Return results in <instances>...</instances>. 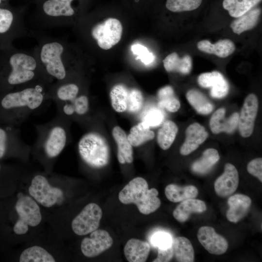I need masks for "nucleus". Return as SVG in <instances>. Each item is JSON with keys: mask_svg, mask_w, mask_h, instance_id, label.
<instances>
[{"mask_svg": "<svg viewBox=\"0 0 262 262\" xmlns=\"http://www.w3.org/2000/svg\"><path fill=\"white\" fill-rule=\"evenodd\" d=\"M34 50L48 82L52 79L58 82L66 80L69 59L68 48L64 41L50 37L40 38Z\"/></svg>", "mask_w": 262, "mask_h": 262, "instance_id": "nucleus-2", "label": "nucleus"}, {"mask_svg": "<svg viewBox=\"0 0 262 262\" xmlns=\"http://www.w3.org/2000/svg\"><path fill=\"white\" fill-rule=\"evenodd\" d=\"M226 111L223 108L216 110L211 116L210 127L212 132L218 134L222 132L231 133L238 127L239 114L234 113L229 117H225Z\"/></svg>", "mask_w": 262, "mask_h": 262, "instance_id": "nucleus-18", "label": "nucleus"}, {"mask_svg": "<svg viewBox=\"0 0 262 262\" xmlns=\"http://www.w3.org/2000/svg\"><path fill=\"white\" fill-rule=\"evenodd\" d=\"M247 170L251 175L257 177L262 182V159L256 158L251 161L247 165Z\"/></svg>", "mask_w": 262, "mask_h": 262, "instance_id": "nucleus-44", "label": "nucleus"}, {"mask_svg": "<svg viewBox=\"0 0 262 262\" xmlns=\"http://www.w3.org/2000/svg\"><path fill=\"white\" fill-rule=\"evenodd\" d=\"M129 92L122 84L115 85L112 88L110 97L112 107L116 112L122 113L127 110Z\"/></svg>", "mask_w": 262, "mask_h": 262, "instance_id": "nucleus-36", "label": "nucleus"}, {"mask_svg": "<svg viewBox=\"0 0 262 262\" xmlns=\"http://www.w3.org/2000/svg\"><path fill=\"white\" fill-rule=\"evenodd\" d=\"M132 52L138 56V58L145 65L152 63L155 60L153 54L145 46L140 44H134L131 47Z\"/></svg>", "mask_w": 262, "mask_h": 262, "instance_id": "nucleus-43", "label": "nucleus"}, {"mask_svg": "<svg viewBox=\"0 0 262 262\" xmlns=\"http://www.w3.org/2000/svg\"><path fill=\"white\" fill-rule=\"evenodd\" d=\"M158 98L159 106L169 112H176L180 108V102L170 86L161 88L158 92Z\"/></svg>", "mask_w": 262, "mask_h": 262, "instance_id": "nucleus-35", "label": "nucleus"}, {"mask_svg": "<svg viewBox=\"0 0 262 262\" xmlns=\"http://www.w3.org/2000/svg\"><path fill=\"white\" fill-rule=\"evenodd\" d=\"M6 0H0V4H1L3 1H5Z\"/></svg>", "mask_w": 262, "mask_h": 262, "instance_id": "nucleus-47", "label": "nucleus"}, {"mask_svg": "<svg viewBox=\"0 0 262 262\" xmlns=\"http://www.w3.org/2000/svg\"><path fill=\"white\" fill-rule=\"evenodd\" d=\"M262 0H224L223 7L233 17H238L253 9Z\"/></svg>", "mask_w": 262, "mask_h": 262, "instance_id": "nucleus-30", "label": "nucleus"}, {"mask_svg": "<svg viewBox=\"0 0 262 262\" xmlns=\"http://www.w3.org/2000/svg\"><path fill=\"white\" fill-rule=\"evenodd\" d=\"M150 250L148 243L137 239H131L126 243L124 253L129 262H145Z\"/></svg>", "mask_w": 262, "mask_h": 262, "instance_id": "nucleus-21", "label": "nucleus"}, {"mask_svg": "<svg viewBox=\"0 0 262 262\" xmlns=\"http://www.w3.org/2000/svg\"><path fill=\"white\" fill-rule=\"evenodd\" d=\"M154 136L150 128L142 122L131 128L127 138L132 146L138 147L152 140Z\"/></svg>", "mask_w": 262, "mask_h": 262, "instance_id": "nucleus-33", "label": "nucleus"}, {"mask_svg": "<svg viewBox=\"0 0 262 262\" xmlns=\"http://www.w3.org/2000/svg\"><path fill=\"white\" fill-rule=\"evenodd\" d=\"M143 100L141 92L137 89H132L129 92L127 110L131 113L137 112L141 108Z\"/></svg>", "mask_w": 262, "mask_h": 262, "instance_id": "nucleus-41", "label": "nucleus"}, {"mask_svg": "<svg viewBox=\"0 0 262 262\" xmlns=\"http://www.w3.org/2000/svg\"><path fill=\"white\" fill-rule=\"evenodd\" d=\"M219 158L217 150L212 148H208L203 152L202 156L200 159L192 164V170L198 174H206L218 161Z\"/></svg>", "mask_w": 262, "mask_h": 262, "instance_id": "nucleus-29", "label": "nucleus"}, {"mask_svg": "<svg viewBox=\"0 0 262 262\" xmlns=\"http://www.w3.org/2000/svg\"><path fill=\"white\" fill-rule=\"evenodd\" d=\"M261 15V9H252L245 14L237 17L230 24L232 31L237 34L251 30L256 26Z\"/></svg>", "mask_w": 262, "mask_h": 262, "instance_id": "nucleus-25", "label": "nucleus"}, {"mask_svg": "<svg viewBox=\"0 0 262 262\" xmlns=\"http://www.w3.org/2000/svg\"><path fill=\"white\" fill-rule=\"evenodd\" d=\"M239 184V175L235 167L227 163L223 173L216 179L214 187L216 194L221 197H227L233 194Z\"/></svg>", "mask_w": 262, "mask_h": 262, "instance_id": "nucleus-15", "label": "nucleus"}, {"mask_svg": "<svg viewBox=\"0 0 262 262\" xmlns=\"http://www.w3.org/2000/svg\"><path fill=\"white\" fill-rule=\"evenodd\" d=\"M186 97L189 103L199 114H209L213 109L212 103L197 90L193 89L189 90Z\"/></svg>", "mask_w": 262, "mask_h": 262, "instance_id": "nucleus-32", "label": "nucleus"}, {"mask_svg": "<svg viewBox=\"0 0 262 262\" xmlns=\"http://www.w3.org/2000/svg\"><path fill=\"white\" fill-rule=\"evenodd\" d=\"M202 0H166V8L174 13L190 11L198 8Z\"/></svg>", "mask_w": 262, "mask_h": 262, "instance_id": "nucleus-39", "label": "nucleus"}, {"mask_svg": "<svg viewBox=\"0 0 262 262\" xmlns=\"http://www.w3.org/2000/svg\"><path fill=\"white\" fill-rule=\"evenodd\" d=\"M26 33L21 16L9 9L0 7V47L12 44L14 40Z\"/></svg>", "mask_w": 262, "mask_h": 262, "instance_id": "nucleus-9", "label": "nucleus"}, {"mask_svg": "<svg viewBox=\"0 0 262 262\" xmlns=\"http://www.w3.org/2000/svg\"><path fill=\"white\" fill-rule=\"evenodd\" d=\"M66 133L60 126H56L49 131L44 142V149L49 158H54L63 151L66 143Z\"/></svg>", "mask_w": 262, "mask_h": 262, "instance_id": "nucleus-19", "label": "nucleus"}, {"mask_svg": "<svg viewBox=\"0 0 262 262\" xmlns=\"http://www.w3.org/2000/svg\"><path fill=\"white\" fill-rule=\"evenodd\" d=\"M122 31L120 21L115 18L110 17L103 22L93 26L90 30V34L99 47L107 50L119 42Z\"/></svg>", "mask_w": 262, "mask_h": 262, "instance_id": "nucleus-8", "label": "nucleus"}, {"mask_svg": "<svg viewBox=\"0 0 262 262\" xmlns=\"http://www.w3.org/2000/svg\"><path fill=\"white\" fill-rule=\"evenodd\" d=\"M251 198L245 195L237 194L230 196L228 200L229 209L227 212L228 220L236 223L247 213L251 204Z\"/></svg>", "mask_w": 262, "mask_h": 262, "instance_id": "nucleus-20", "label": "nucleus"}, {"mask_svg": "<svg viewBox=\"0 0 262 262\" xmlns=\"http://www.w3.org/2000/svg\"><path fill=\"white\" fill-rule=\"evenodd\" d=\"M205 202L201 200L190 198L180 202L173 212L174 217L180 222H184L192 213H201L206 210Z\"/></svg>", "mask_w": 262, "mask_h": 262, "instance_id": "nucleus-24", "label": "nucleus"}, {"mask_svg": "<svg viewBox=\"0 0 262 262\" xmlns=\"http://www.w3.org/2000/svg\"><path fill=\"white\" fill-rule=\"evenodd\" d=\"M10 143L9 131L5 127L0 126V159L5 155Z\"/></svg>", "mask_w": 262, "mask_h": 262, "instance_id": "nucleus-45", "label": "nucleus"}, {"mask_svg": "<svg viewBox=\"0 0 262 262\" xmlns=\"http://www.w3.org/2000/svg\"><path fill=\"white\" fill-rule=\"evenodd\" d=\"M113 243V239L107 231L96 229L91 232L89 237L82 240L81 249L85 256L92 258L109 249Z\"/></svg>", "mask_w": 262, "mask_h": 262, "instance_id": "nucleus-12", "label": "nucleus"}, {"mask_svg": "<svg viewBox=\"0 0 262 262\" xmlns=\"http://www.w3.org/2000/svg\"><path fill=\"white\" fill-rule=\"evenodd\" d=\"M158 190L148 189L147 181L142 177L131 180L119 192V201L124 204H134L139 211L149 214L156 211L161 205Z\"/></svg>", "mask_w": 262, "mask_h": 262, "instance_id": "nucleus-4", "label": "nucleus"}, {"mask_svg": "<svg viewBox=\"0 0 262 262\" xmlns=\"http://www.w3.org/2000/svg\"><path fill=\"white\" fill-rule=\"evenodd\" d=\"M151 242L153 246L158 248H166L172 246L173 239L169 233L161 231L153 235Z\"/></svg>", "mask_w": 262, "mask_h": 262, "instance_id": "nucleus-42", "label": "nucleus"}, {"mask_svg": "<svg viewBox=\"0 0 262 262\" xmlns=\"http://www.w3.org/2000/svg\"><path fill=\"white\" fill-rule=\"evenodd\" d=\"M197 82L204 88H211V96L214 98H222L229 92V84L223 75L216 71L201 74Z\"/></svg>", "mask_w": 262, "mask_h": 262, "instance_id": "nucleus-16", "label": "nucleus"}, {"mask_svg": "<svg viewBox=\"0 0 262 262\" xmlns=\"http://www.w3.org/2000/svg\"><path fill=\"white\" fill-rule=\"evenodd\" d=\"M74 0H47L42 6L44 15L43 19L38 22L46 27L61 26L66 19L72 17L76 14L72 3Z\"/></svg>", "mask_w": 262, "mask_h": 262, "instance_id": "nucleus-7", "label": "nucleus"}, {"mask_svg": "<svg viewBox=\"0 0 262 262\" xmlns=\"http://www.w3.org/2000/svg\"><path fill=\"white\" fill-rule=\"evenodd\" d=\"M70 102V103L65 104L63 107V111L66 115H71L74 113L82 115L88 110L89 101L85 95L78 96Z\"/></svg>", "mask_w": 262, "mask_h": 262, "instance_id": "nucleus-38", "label": "nucleus"}, {"mask_svg": "<svg viewBox=\"0 0 262 262\" xmlns=\"http://www.w3.org/2000/svg\"></svg>", "mask_w": 262, "mask_h": 262, "instance_id": "nucleus-48", "label": "nucleus"}, {"mask_svg": "<svg viewBox=\"0 0 262 262\" xmlns=\"http://www.w3.org/2000/svg\"><path fill=\"white\" fill-rule=\"evenodd\" d=\"M20 262H54L53 257L45 249L35 246L25 249L21 254Z\"/></svg>", "mask_w": 262, "mask_h": 262, "instance_id": "nucleus-34", "label": "nucleus"}, {"mask_svg": "<svg viewBox=\"0 0 262 262\" xmlns=\"http://www.w3.org/2000/svg\"><path fill=\"white\" fill-rule=\"evenodd\" d=\"M185 133V140L180 148V153L182 155H187L197 149L208 136L205 128L198 123L189 125Z\"/></svg>", "mask_w": 262, "mask_h": 262, "instance_id": "nucleus-17", "label": "nucleus"}, {"mask_svg": "<svg viewBox=\"0 0 262 262\" xmlns=\"http://www.w3.org/2000/svg\"><path fill=\"white\" fill-rule=\"evenodd\" d=\"M178 128L173 121L167 120L164 123L157 133V141L159 147L163 150L168 149L173 144Z\"/></svg>", "mask_w": 262, "mask_h": 262, "instance_id": "nucleus-31", "label": "nucleus"}, {"mask_svg": "<svg viewBox=\"0 0 262 262\" xmlns=\"http://www.w3.org/2000/svg\"><path fill=\"white\" fill-rule=\"evenodd\" d=\"M197 238L205 249L212 254L221 255L228 249V243L226 239L217 234L211 227H201L197 232Z\"/></svg>", "mask_w": 262, "mask_h": 262, "instance_id": "nucleus-14", "label": "nucleus"}, {"mask_svg": "<svg viewBox=\"0 0 262 262\" xmlns=\"http://www.w3.org/2000/svg\"><path fill=\"white\" fill-rule=\"evenodd\" d=\"M29 193L37 202L44 207H50L63 197L62 191L52 187L42 175L34 177L29 188Z\"/></svg>", "mask_w": 262, "mask_h": 262, "instance_id": "nucleus-10", "label": "nucleus"}, {"mask_svg": "<svg viewBox=\"0 0 262 262\" xmlns=\"http://www.w3.org/2000/svg\"><path fill=\"white\" fill-rule=\"evenodd\" d=\"M197 47L201 51L214 54L220 58L229 56L235 49L233 42L228 39L220 40L214 44H212L207 40H201L198 42Z\"/></svg>", "mask_w": 262, "mask_h": 262, "instance_id": "nucleus-23", "label": "nucleus"}, {"mask_svg": "<svg viewBox=\"0 0 262 262\" xmlns=\"http://www.w3.org/2000/svg\"><path fill=\"white\" fill-rule=\"evenodd\" d=\"M102 216V210L98 204L89 203L72 220V229L78 235L89 234L98 229Z\"/></svg>", "mask_w": 262, "mask_h": 262, "instance_id": "nucleus-11", "label": "nucleus"}, {"mask_svg": "<svg viewBox=\"0 0 262 262\" xmlns=\"http://www.w3.org/2000/svg\"><path fill=\"white\" fill-rule=\"evenodd\" d=\"M174 256L172 245L166 248H158V255L153 262H168L171 261Z\"/></svg>", "mask_w": 262, "mask_h": 262, "instance_id": "nucleus-46", "label": "nucleus"}, {"mask_svg": "<svg viewBox=\"0 0 262 262\" xmlns=\"http://www.w3.org/2000/svg\"><path fill=\"white\" fill-rule=\"evenodd\" d=\"M112 134L117 145V156L119 163H131L133 160L132 146L125 131L120 127L115 126L113 129Z\"/></svg>", "mask_w": 262, "mask_h": 262, "instance_id": "nucleus-22", "label": "nucleus"}, {"mask_svg": "<svg viewBox=\"0 0 262 262\" xmlns=\"http://www.w3.org/2000/svg\"><path fill=\"white\" fill-rule=\"evenodd\" d=\"M48 81L37 54L12 44L0 47V94L37 82Z\"/></svg>", "mask_w": 262, "mask_h": 262, "instance_id": "nucleus-1", "label": "nucleus"}, {"mask_svg": "<svg viewBox=\"0 0 262 262\" xmlns=\"http://www.w3.org/2000/svg\"><path fill=\"white\" fill-rule=\"evenodd\" d=\"M78 151L82 160L92 167L102 168L109 163V145L105 139L98 133L90 132L83 135L78 143Z\"/></svg>", "mask_w": 262, "mask_h": 262, "instance_id": "nucleus-5", "label": "nucleus"}, {"mask_svg": "<svg viewBox=\"0 0 262 262\" xmlns=\"http://www.w3.org/2000/svg\"><path fill=\"white\" fill-rule=\"evenodd\" d=\"M258 110V100L254 94L246 98L239 115L238 127L240 135L243 137L250 136L253 131L255 119Z\"/></svg>", "mask_w": 262, "mask_h": 262, "instance_id": "nucleus-13", "label": "nucleus"}, {"mask_svg": "<svg viewBox=\"0 0 262 262\" xmlns=\"http://www.w3.org/2000/svg\"><path fill=\"white\" fill-rule=\"evenodd\" d=\"M174 256L179 262L194 261V250L189 239L184 237H177L173 240Z\"/></svg>", "mask_w": 262, "mask_h": 262, "instance_id": "nucleus-28", "label": "nucleus"}, {"mask_svg": "<svg viewBox=\"0 0 262 262\" xmlns=\"http://www.w3.org/2000/svg\"><path fill=\"white\" fill-rule=\"evenodd\" d=\"M54 89L56 98L62 101H71L78 96L79 86L73 82H59Z\"/></svg>", "mask_w": 262, "mask_h": 262, "instance_id": "nucleus-37", "label": "nucleus"}, {"mask_svg": "<svg viewBox=\"0 0 262 262\" xmlns=\"http://www.w3.org/2000/svg\"><path fill=\"white\" fill-rule=\"evenodd\" d=\"M163 112L157 108L148 110L144 116L142 122L148 127H156L160 125L164 120Z\"/></svg>", "mask_w": 262, "mask_h": 262, "instance_id": "nucleus-40", "label": "nucleus"}, {"mask_svg": "<svg viewBox=\"0 0 262 262\" xmlns=\"http://www.w3.org/2000/svg\"><path fill=\"white\" fill-rule=\"evenodd\" d=\"M164 193L169 201L177 203L195 198L197 196L198 192L197 189L193 185L180 187L175 184H170L166 186Z\"/></svg>", "mask_w": 262, "mask_h": 262, "instance_id": "nucleus-26", "label": "nucleus"}, {"mask_svg": "<svg viewBox=\"0 0 262 262\" xmlns=\"http://www.w3.org/2000/svg\"><path fill=\"white\" fill-rule=\"evenodd\" d=\"M164 66L168 72H178L183 74L190 73L192 68V59L188 55L180 58L178 54L173 52L163 60Z\"/></svg>", "mask_w": 262, "mask_h": 262, "instance_id": "nucleus-27", "label": "nucleus"}, {"mask_svg": "<svg viewBox=\"0 0 262 262\" xmlns=\"http://www.w3.org/2000/svg\"><path fill=\"white\" fill-rule=\"evenodd\" d=\"M44 83L37 82L0 94V114L4 117L10 112L21 108L37 109L44 99Z\"/></svg>", "mask_w": 262, "mask_h": 262, "instance_id": "nucleus-3", "label": "nucleus"}, {"mask_svg": "<svg viewBox=\"0 0 262 262\" xmlns=\"http://www.w3.org/2000/svg\"><path fill=\"white\" fill-rule=\"evenodd\" d=\"M15 209L19 216L13 228L16 234H25L29 226L35 227L40 223L42 216L40 208L30 196L21 194L16 202Z\"/></svg>", "mask_w": 262, "mask_h": 262, "instance_id": "nucleus-6", "label": "nucleus"}]
</instances>
